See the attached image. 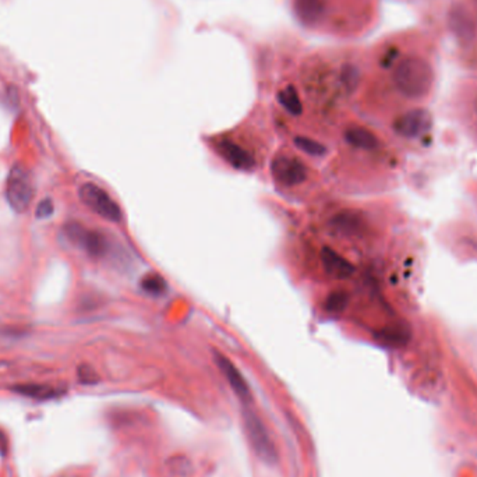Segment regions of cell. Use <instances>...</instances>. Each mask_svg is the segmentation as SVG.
<instances>
[{
	"label": "cell",
	"instance_id": "cell-1",
	"mask_svg": "<svg viewBox=\"0 0 477 477\" xmlns=\"http://www.w3.org/2000/svg\"><path fill=\"white\" fill-rule=\"evenodd\" d=\"M392 80L397 90L404 97L409 99H422L433 87L434 71L430 63L423 57L408 56L395 66Z\"/></svg>",
	"mask_w": 477,
	"mask_h": 477
},
{
	"label": "cell",
	"instance_id": "cell-2",
	"mask_svg": "<svg viewBox=\"0 0 477 477\" xmlns=\"http://www.w3.org/2000/svg\"><path fill=\"white\" fill-rule=\"evenodd\" d=\"M35 196L31 173L20 164H15L7 176L6 200L15 213H25Z\"/></svg>",
	"mask_w": 477,
	"mask_h": 477
},
{
	"label": "cell",
	"instance_id": "cell-3",
	"mask_svg": "<svg viewBox=\"0 0 477 477\" xmlns=\"http://www.w3.org/2000/svg\"><path fill=\"white\" fill-rule=\"evenodd\" d=\"M78 197L81 203L95 213L98 217L109 221V222H120L122 221V210L118 203L95 183L87 182L80 186Z\"/></svg>",
	"mask_w": 477,
	"mask_h": 477
},
{
	"label": "cell",
	"instance_id": "cell-4",
	"mask_svg": "<svg viewBox=\"0 0 477 477\" xmlns=\"http://www.w3.org/2000/svg\"><path fill=\"white\" fill-rule=\"evenodd\" d=\"M64 234L70 241L83 248L91 257H104L111 250L109 240L102 232L88 229L81 224L70 222L64 225Z\"/></svg>",
	"mask_w": 477,
	"mask_h": 477
},
{
	"label": "cell",
	"instance_id": "cell-5",
	"mask_svg": "<svg viewBox=\"0 0 477 477\" xmlns=\"http://www.w3.org/2000/svg\"><path fill=\"white\" fill-rule=\"evenodd\" d=\"M244 425H245L251 446L255 450V453L258 454V457L268 464L275 462L278 458V454H276L275 446L269 437V433L265 429L261 419L252 411L245 409L244 411Z\"/></svg>",
	"mask_w": 477,
	"mask_h": 477
},
{
	"label": "cell",
	"instance_id": "cell-6",
	"mask_svg": "<svg viewBox=\"0 0 477 477\" xmlns=\"http://www.w3.org/2000/svg\"><path fill=\"white\" fill-rule=\"evenodd\" d=\"M271 173L279 185L293 187L307 179V166L297 158L280 155L272 161Z\"/></svg>",
	"mask_w": 477,
	"mask_h": 477
},
{
	"label": "cell",
	"instance_id": "cell-7",
	"mask_svg": "<svg viewBox=\"0 0 477 477\" xmlns=\"http://www.w3.org/2000/svg\"><path fill=\"white\" fill-rule=\"evenodd\" d=\"M433 124L430 112L426 109H413L399 116L394 123V130L406 138H416L426 134Z\"/></svg>",
	"mask_w": 477,
	"mask_h": 477
},
{
	"label": "cell",
	"instance_id": "cell-8",
	"mask_svg": "<svg viewBox=\"0 0 477 477\" xmlns=\"http://www.w3.org/2000/svg\"><path fill=\"white\" fill-rule=\"evenodd\" d=\"M329 228L332 232L343 238H355L363 234L366 224L362 214L352 210H346L335 214L331 218Z\"/></svg>",
	"mask_w": 477,
	"mask_h": 477
},
{
	"label": "cell",
	"instance_id": "cell-9",
	"mask_svg": "<svg viewBox=\"0 0 477 477\" xmlns=\"http://www.w3.org/2000/svg\"><path fill=\"white\" fill-rule=\"evenodd\" d=\"M215 363L218 364L220 370L225 376L227 381L229 383L231 388L234 390V392L236 394L239 399L243 404H248L251 401V392H250V388H248L244 377L239 371L238 367L227 356H224L222 353H218V352H215Z\"/></svg>",
	"mask_w": 477,
	"mask_h": 477
},
{
	"label": "cell",
	"instance_id": "cell-10",
	"mask_svg": "<svg viewBox=\"0 0 477 477\" xmlns=\"http://www.w3.org/2000/svg\"><path fill=\"white\" fill-rule=\"evenodd\" d=\"M217 151L235 169L248 172L255 166L254 157L245 148L231 140L220 141L217 144Z\"/></svg>",
	"mask_w": 477,
	"mask_h": 477
},
{
	"label": "cell",
	"instance_id": "cell-11",
	"mask_svg": "<svg viewBox=\"0 0 477 477\" xmlns=\"http://www.w3.org/2000/svg\"><path fill=\"white\" fill-rule=\"evenodd\" d=\"M321 264L325 273L335 279H346L355 272V266L331 247H324L321 250Z\"/></svg>",
	"mask_w": 477,
	"mask_h": 477
},
{
	"label": "cell",
	"instance_id": "cell-12",
	"mask_svg": "<svg viewBox=\"0 0 477 477\" xmlns=\"http://www.w3.org/2000/svg\"><path fill=\"white\" fill-rule=\"evenodd\" d=\"M294 13L306 25H315L325 14L324 0H294Z\"/></svg>",
	"mask_w": 477,
	"mask_h": 477
},
{
	"label": "cell",
	"instance_id": "cell-13",
	"mask_svg": "<svg viewBox=\"0 0 477 477\" xmlns=\"http://www.w3.org/2000/svg\"><path fill=\"white\" fill-rule=\"evenodd\" d=\"M13 391L22 395V397L38 399V401H48V399L60 398L64 394V391L62 388L43 385V384H22V385L14 387Z\"/></svg>",
	"mask_w": 477,
	"mask_h": 477
},
{
	"label": "cell",
	"instance_id": "cell-14",
	"mask_svg": "<svg viewBox=\"0 0 477 477\" xmlns=\"http://www.w3.org/2000/svg\"><path fill=\"white\" fill-rule=\"evenodd\" d=\"M343 136L348 144L360 150H376L378 147V138L376 134L360 126H352L346 129Z\"/></svg>",
	"mask_w": 477,
	"mask_h": 477
},
{
	"label": "cell",
	"instance_id": "cell-15",
	"mask_svg": "<svg viewBox=\"0 0 477 477\" xmlns=\"http://www.w3.org/2000/svg\"><path fill=\"white\" fill-rule=\"evenodd\" d=\"M374 335L378 342L391 348L404 346L409 342V338H411L408 329L401 328V327H385L380 329L378 332H376Z\"/></svg>",
	"mask_w": 477,
	"mask_h": 477
},
{
	"label": "cell",
	"instance_id": "cell-16",
	"mask_svg": "<svg viewBox=\"0 0 477 477\" xmlns=\"http://www.w3.org/2000/svg\"><path fill=\"white\" fill-rule=\"evenodd\" d=\"M278 102L282 105V108L286 109V112H289L293 116H299L303 112L300 97L293 85H287L278 94Z\"/></svg>",
	"mask_w": 477,
	"mask_h": 477
},
{
	"label": "cell",
	"instance_id": "cell-17",
	"mask_svg": "<svg viewBox=\"0 0 477 477\" xmlns=\"http://www.w3.org/2000/svg\"><path fill=\"white\" fill-rule=\"evenodd\" d=\"M141 289L150 296H164L168 290V283L161 275L148 273L141 279Z\"/></svg>",
	"mask_w": 477,
	"mask_h": 477
},
{
	"label": "cell",
	"instance_id": "cell-18",
	"mask_svg": "<svg viewBox=\"0 0 477 477\" xmlns=\"http://www.w3.org/2000/svg\"><path fill=\"white\" fill-rule=\"evenodd\" d=\"M348 304L349 293L345 290H334L327 296L324 301V308L331 314H341L346 310Z\"/></svg>",
	"mask_w": 477,
	"mask_h": 477
},
{
	"label": "cell",
	"instance_id": "cell-19",
	"mask_svg": "<svg viewBox=\"0 0 477 477\" xmlns=\"http://www.w3.org/2000/svg\"><path fill=\"white\" fill-rule=\"evenodd\" d=\"M294 145L304 154L307 155H311V157H321L324 154H327V147L322 145L321 143L315 141V140H311L308 137H296L293 140Z\"/></svg>",
	"mask_w": 477,
	"mask_h": 477
},
{
	"label": "cell",
	"instance_id": "cell-20",
	"mask_svg": "<svg viewBox=\"0 0 477 477\" xmlns=\"http://www.w3.org/2000/svg\"><path fill=\"white\" fill-rule=\"evenodd\" d=\"M359 81H360L359 69L353 64H345L341 70V83H342L343 88L348 92H352L359 85Z\"/></svg>",
	"mask_w": 477,
	"mask_h": 477
},
{
	"label": "cell",
	"instance_id": "cell-21",
	"mask_svg": "<svg viewBox=\"0 0 477 477\" xmlns=\"http://www.w3.org/2000/svg\"><path fill=\"white\" fill-rule=\"evenodd\" d=\"M53 211H55V206H53L52 200H50V199H43V200L38 204L36 211H35V215H36V218H39V220H42V218H49V217L53 214Z\"/></svg>",
	"mask_w": 477,
	"mask_h": 477
},
{
	"label": "cell",
	"instance_id": "cell-22",
	"mask_svg": "<svg viewBox=\"0 0 477 477\" xmlns=\"http://www.w3.org/2000/svg\"><path fill=\"white\" fill-rule=\"evenodd\" d=\"M78 378L81 383L84 384H94L97 381V376L95 373L91 370V367L88 366H81L78 369Z\"/></svg>",
	"mask_w": 477,
	"mask_h": 477
},
{
	"label": "cell",
	"instance_id": "cell-23",
	"mask_svg": "<svg viewBox=\"0 0 477 477\" xmlns=\"http://www.w3.org/2000/svg\"><path fill=\"white\" fill-rule=\"evenodd\" d=\"M398 57V52L395 50V49H390L384 56H383V64H384V67H390L392 63H394V60Z\"/></svg>",
	"mask_w": 477,
	"mask_h": 477
}]
</instances>
